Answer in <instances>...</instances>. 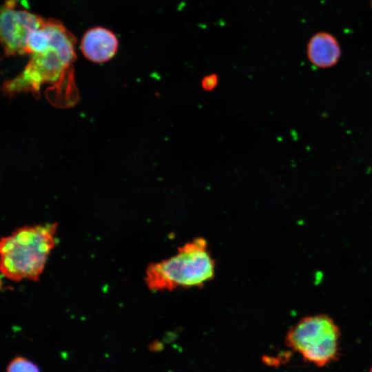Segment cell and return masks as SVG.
Masks as SVG:
<instances>
[{"label":"cell","mask_w":372,"mask_h":372,"mask_svg":"<svg viewBox=\"0 0 372 372\" xmlns=\"http://www.w3.org/2000/svg\"><path fill=\"white\" fill-rule=\"evenodd\" d=\"M45 23L50 37L48 48L31 54L22 72L5 81L2 91L9 96L23 92L40 96L42 85L48 84L51 87L46 96L50 103L60 107H71L79 98L73 70L76 39L60 21L45 19Z\"/></svg>","instance_id":"cell-1"},{"label":"cell","mask_w":372,"mask_h":372,"mask_svg":"<svg viewBox=\"0 0 372 372\" xmlns=\"http://www.w3.org/2000/svg\"><path fill=\"white\" fill-rule=\"evenodd\" d=\"M216 262L204 238L197 237L178 248L173 256L150 263L144 277L153 291L200 287L211 280Z\"/></svg>","instance_id":"cell-3"},{"label":"cell","mask_w":372,"mask_h":372,"mask_svg":"<svg viewBox=\"0 0 372 372\" xmlns=\"http://www.w3.org/2000/svg\"><path fill=\"white\" fill-rule=\"evenodd\" d=\"M17 0H6L1 7L0 38L5 56L23 55L30 34L44 18L18 8Z\"/></svg>","instance_id":"cell-5"},{"label":"cell","mask_w":372,"mask_h":372,"mask_svg":"<svg viewBox=\"0 0 372 372\" xmlns=\"http://www.w3.org/2000/svg\"><path fill=\"white\" fill-rule=\"evenodd\" d=\"M218 83V78L216 74H208L202 79L201 87L205 91H211L216 87Z\"/></svg>","instance_id":"cell-9"},{"label":"cell","mask_w":372,"mask_h":372,"mask_svg":"<svg viewBox=\"0 0 372 372\" xmlns=\"http://www.w3.org/2000/svg\"><path fill=\"white\" fill-rule=\"evenodd\" d=\"M58 224L25 225L1 238L0 269L9 280L38 281L57 240Z\"/></svg>","instance_id":"cell-2"},{"label":"cell","mask_w":372,"mask_h":372,"mask_svg":"<svg viewBox=\"0 0 372 372\" xmlns=\"http://www.w3.org/2000/svg\"><path fill=\"white\" fill-rule=\"evenodd\" d=\"M341 54L340 46L332 34L321 32L314 34L307 44V56L309 61L320 68L335 65Z\"/></svg>","instance_id":"cell-7"},{"label":"cell","mask_w":372,"mask_h":372,"mask_svg":"<svg viewBox=\"0 0 372 372\" xmlns=\"http://www.w3.org/2000/svg\"><path fill=\"white\" fill-rule=\"evenodd\" d=\"M118 40L110 30L96 26L87 30L82 37L80 49L84 56L95 63H105L117 52Z\"/></svg>","instance_id":"cell-6"},{"label":"cell","mask_w":372,"mask_h":372,"mask_svg":"<svg viewBox=\"0 0 372 372\" xmlns=\"http://www.w3.org/2000/svg\"><path fill=\"white\" fill-rule=\"evenodd\" d=\"M340 331L333 320L325 314L302 318L287 332L286 345L303 360L321 367L339 355Z\"/></svg>","instance_id":"cell-4"},{"label":"cell","mask_w":372,"mask_h":372,"mask_svg":"<svg viewBox=\"0 0 372 372\" xmlns=\"http://www.w3.org/2000/svg\"><path fill=\"white\" fill-rule=\"evenodd\" d=\"M369 372H372V367L370 369Z\"/></svg>","instance_id":"cell-10"},{"label":"cell","mask_w":372,"mask_h":372,"mask_svg":"<svg viewBox=\"0 0 372 372\" xmlns=\"http://www.w3.org/2000/svg\"><path fill=\"white\" fill-rule=\"evenodd\" d=\"M6 372H41L39 366L26 358L17 356L8 364Z\"/></svg>","instance_id":"cell-8"}]
</instances>
